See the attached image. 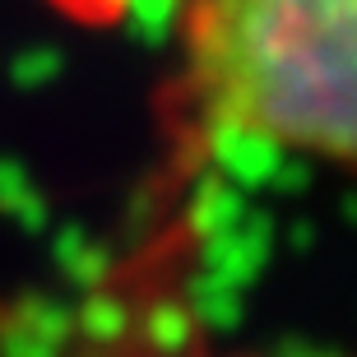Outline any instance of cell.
I'll use <instances>...</instances> for the list:
<instances>
[{
    "label": "cell",
    "instance_id": "obj_1",
    "mask_svg": "<svg viewBox=\"0 0 357 357\" xmlns=\"http://www.w3.org/2000/svg\"><path fill=\"white\" fill-rule=\"evenodd\" d=\"M172 56L195 144L357 172V0H172Z\"/></svg>",
    "mask_w": 357,
    "mask_h": 357
}]
</instances>
